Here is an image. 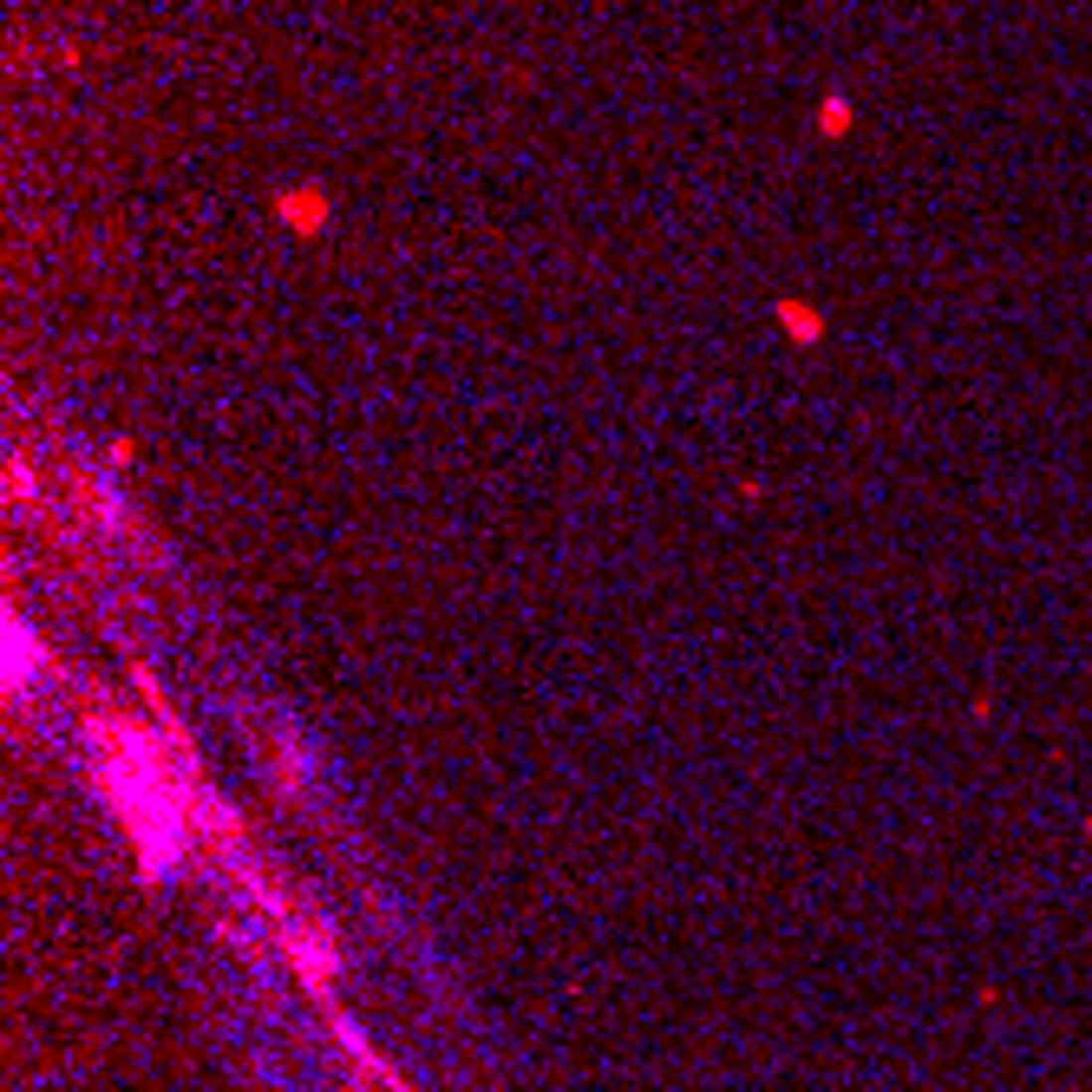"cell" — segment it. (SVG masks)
I'll list each match as a JSON object with an SVG mask.
<instances>
[{
    "mask_svg": "<svg viewBox=\"0 0 1092 1092\" xmlns=\"http://www.w3.org/2000/svg\"><path fill=\"white\" fill-rule=\"evenodd\" d=\"M275 223L288 235H328V223H334V197L321 184H281L275 190Z\"/></svg>",
    "mask_w": 1092,
    "mask_h": 1092,
    "instance_id": "6da1fadb",
    "label": "cell"
},
{
    "mask_svg": "<svg viewBox=\"0 0 1092 1092\" xmlns=\"http://www.w3.org/2000/svg\"><path fill=\"white\" fill-rule=\"evenodd\" d=\"M818 131H825V138H844V131H851V98L844 92H831L825 105H818Z\"/></svg>",
    "mask_w": 1092,
    "mask_h": 1092,
    "instance_id": "3957f363",
    "label": "cell"
},
{
    "mask_svg": "<svg viewBox=\"0 0 1092 1092\" xmlns=\"http://www.w3.org/2000/svg\"><path fill=\"white\" fill-rule=\"evenodd\" d=\"M772 321H779L785 341H798V347L825 341V308H818V301H805V295H779V301H772Z\"/></svg>",
    "mask_w": 1092,
    "mask_h": 1092,
    "instance_id": "7a4b0ae2",
    "label": "cell"
}]
</instances>
